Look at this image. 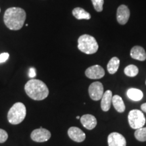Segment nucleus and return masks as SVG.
Returning <instances> with one entry per match:
<instances>
[{"mask_svg": "<svg viewBox=\"0 0 146 146\" xmlns=\"http://www.w3.org/2000/svg\"><path fill=\"white\" fill-rule=\"evenodd\" d=\"M28 74H29V76L30 78H34L35 76H36V70L34 68H31L29 69V72H28Z\"/></svg>", "mask_w": 146, "mask_h": 146, "instance_id": "nucleus-24", "label": "nucleus"}, {"mask_svg": "<svg viewBox=\"0 0 146 146\" xmlns=\"http://www.w3.org/2000/svg\"><path fill=\"white\" fill-rule=\"evenodd\" d=\"M120 65V60L118 58L113 57L108 63L107 69L110 74H114L117 72Z\"/></svg>", "mask_w": 146, "mask_h": 146, "instance_id": "nucleus-18", "label": "nucleus"}, {"mask_svg": "<svg viewBox=\"0 0 146 146\" xmlns=\"http://www.w3.org/2000/svg\"><path fill=\"white\" fill-rule=\"evenodd\" d=\"M104 94V87L100 82H94L91 83L89 87V94L91 99L94 101L101 100Z\"/></svg>", "mask_w": 146, "mask_h": 146, "instance_id": "nucleus-6", "label": "nucleus"}, {"mask_svg": "<svg viewBox=\"0 0 146 146\" xmlns=\"http://www.w3.org/2000/svg\"><path fill=\"white\" fill-rule=\"evenodd\" d=\"M72 15L78 20H89L91 18L90 14L81 8H75L73 9Z\"/></svg>", "mask_w": 146, "mask_h": 146, "instance_id": "nucleus-17", "label": "nucleus"}, {"mask_svg": "<svg viewBox=\"0 0 146 146\" xmlns=\"http://www.w3.org/2000/svg\"><path fill=\"white\" fill-rule=\"evenodd\" d=\"M25 90L29 98L36 101L45 100L49 95V89L43 81L31 79L26 83Z\"/></svg>", "mask_w": 146, "mask_h": 146, "instance_id": "nucleus-2", "label": "nucleus"}, {"mask_svg": "<svg viewBox=\"0 0 146 146\" xmlns=\"http://www.w3.org/2000/svg\"><path fill=\"white\" fill-rule=\"evenodd\" d=\"M127 95L129 99L135 102L141 101L143 97V92L139 89L135 88H131L128 89Z\"/></svg>", "mask_w": 146, "mask_h": 146, "instance_id": "nucleus-15", "label": "nucleus"}, {"mask_svg": "<svg viewBox=\"0 0 146 146\" xmlns=\"http://www.w3.org/2000/svg\"><path fill=\"white\" fill-rule=\"evenodd\" d=\"M26 16V12L23 8L13 7L7 9L5 11L3 21L9 29L18 31L23 28Z\"/></svg>", "mask_w": 146, "mask_h": 146, "instance_id": "nucleus-1", "label": "nucleus"}, {"mask_svg": "<svg viewBox=\"0 0 146 146\" xmlns=\"http://www.w3.org/2000/svg\"><path fill=\"white\" fill-rule=\"evenodd\" d=\"M27 109L24 104L17 102L12 106L8 113V122L12 125L21 123L26 117Z\"/></svg>", "mask_w": 146, "mask_h": 146, "instance_id": "nucleus-4", "label": "nucleus"}, {"mask_svg": "<svg viewBox=\"0 0 146 146\" xmlns=\"http://www.w3.org/2000/svg\"><path fill=\"white\" fill-rule=\"evenodd\" d=\"M135 137L138 141L141 142L146 141V127L136 129L135 132Z\"/></svg>", "mask_w": 146, "mask_h": 146, "instance_id": "nucleus-20", "label": "nucleus"}, {"mask_svg": "<svg viewBox=\"0 0 146 146\" xmlns=\"http://www.w3.org/2000/svg\"><path fill=\"white\" fill-rule=\"evenodd\" d=\"M108 146H126L127 142L125 137L118 133H112L108 137Z\"/></svg>", "mask_w": 146, "mask_h": 146, "instance_id": "nucleus-9", "label": "nucleus"}, {"mask_svg": "<svg viewBox=\"0 0 146 146\" xmlns=\"http://www.w3.org/2000/svg\"><path fill=\"white\" fill-rule=\"evenodd\" d=\"M128 120L130 127L133 129L142 128L145 124V118L143 113L139 110H132L128 115Z\"/></svg>", "mask_w": 146, "mask_h": 146, "instance_id": "nucleus-5", "label": "nucleus"}, {"mask_svg": "<svg viewBox=\"0 0 146 146\" xmlns=\"http://www.w3.org/2000/svg\"><path fill=\"white\" fill-rule=\"evenodd\" d=\"M141 108L142 110L143 111V112H146V103H144V104H143L141 105Z\"/></svg>", "mask_w": 146, "mask_h": 146, "instance_id": "nucleus-25", "label": "nucleus"}, {"mask_svg": "<svg viewBox=\"0 0 146 146\" xmlns=\"http://www.w3.org/2000/svg\"><path fill=\"white\" fill-rule=\"evenodd\" d=\"M112 104H113V106L116 109V110L118 112L122 113L124 112L125 110V105L124 103L122 98L118 95L114 96L112 97Z\"/></svg>", "mask_w": 146, "mask_h": 146, "instance_id": "nucleus-16", "label": "nucleus"}, {"mask_svg": "<svg viewBox=\"0 0 146 146\" xmlns=\"http://www.w3.org/2000/svg\"><path fill=\"white\" fill-rule=\"evenodd\" d=\"M124 72H125V74L128 76L134 77V76L137 75V74L139 73V69L136 66L130 64L127 66L125 68Z\"/></svg>", "mask_w": 146, "mask_h": 146, "instance_id": "nucleus-19", "label": "nucleus"}, {"mask_svg": "<svg viewBox=\"0 0 146 146\" xmlns=\"http://www.w3.org/2000/svg\"><path fill=\"white\" fill-rule=\"evenodd\" d=\"M8 138V135L6 131L0 129V143H4Z\"/></svg>", "mask_w": 146, "mask_h": 146, "instance_id": "nucleus-22", "label": "nucleus"}, {"mask_svg": "<svg viewBox=\"0 0 146 146\" xmlns=\"http://www.w3.org/2000/svg\"><path fill=\"white\" fill-rule=\"evenodd\" d=\"M9 56H10V55L8 53H2V54H0V64L6 62L9 58Z\"/></svg>", "mask_w": 146, "mask_h": 146, "instance_id": "nucleus-23", "label": "nucleus"}, {"mask_svg": "<svg viewBox=\"0 0 146 146\" xmlns=\"http://www.w3.org/2000/svg\"><path fill=\"white\" fill-rule=\"evenodd\" d=\"M68 135L69 137L72 141L78 142V143L83 142L85 139V138H86V135H85V133L81 129H80L79 128L75 127L69 128L68 130Z\"/></svg>", "mask_w": 146, "mask_h": 146, "instance_id": "nucleus-11", "label": "nucleus"}, {"mask_svg": "<svg viewBox=\"0 0 146 146\" xmlns=\"http://www.w3.org/2000/svg\"><path fill=\"white\" fill-rule=\"evenodd\" d=\"M51 137V133L47 129L40 127L39 129H35L31 134V138L35 142H45L48 141Z\"/></svg>", "mask_w": 146, "mask_h": 146, "instance_id": "nucleus-7", "label": "nucleus"}, {"mask_svg": "<svg viewBox=\"0 0 146 146\" xmlns=\"http://www.w3.org/2000/svg\"><path fill=\"white\" fill-rule=\"evenodd\" d=\"M0 12H1V8H0Z\"/></svg>", "mask_w": 146, "mask_h": 146, "instance_id": "nucleus-27", "label": "nucleus"}, {"mask_svg": "<svg viewBox=\"0 0 146 146\" xmlns=\"http://www.w3.org/2000/svg\"><path fill=\"white\" fill-rule=\"evenodd\" d=\"M76 118H77V119H79L80 116H76Z\"/></svg>", "mask_w": 146, "mask_h": 146, "instance_id": "nucleus-26", "label": "nucleus"}, {"mask_svg": "<svg viewBox=\"0 0 146 146\" xmlns=\"http://www.w3.org/2000/svg\"><path fill=\"white\" fill-rule=\"evenodd\" d=\"M81 123L88 130H92L97 125V119L91 114H85L81 116Z\"/></svg>", "mask_w": 146, "mask_h": 146, "instance_id": "nucleus-12", "label": "nucleus"}, {"mask_svg": "<svg viewBox=\"0 0 146 146\" xmlns=\"http://www.w3.org/2000/svg\"><path fill=\"white\" fill-rule=\"evenodd\" d=\"M131 57L135 60L144 61L146 60V52L143 47L139 45L134 46L131 50Z\"/></svg>", "mask_w": 146, "mask_h": 146, "instance_id": "nucleus-13", "label": "nucleus"}, {"mask_svg": "<svg viewBox=\"0 0 146 146\" xmlns=\"http://www.w3.org/2000/svg\"><path fill=\"white\" fill-rule=\"evenodd\" d=\"M145 85H146V81H145Z\"/></svg>", "mask_w": 146, "mask_h": 146, "instance_id": "nucleus-28", "label": "nucleus"}, {"mask_svg": "<svg viewBox=\"0 0 146 146\" xmlns=\"http://www.w3.org/2000/svg\"><path fill=\"white\" fill-rule=\"evenodd\" d=\"M112 93L110 90H108L104 92L101 99V108L102 110L104 112L109 110L112 102Z\"/></svg>", "mask_w": 146, "mask_h": 146, "instance_id": "nucleus-14", "label": "nucleus"}, {"mask_svg": "<svg viewBox=\"0 0 146 146\" xmlns=\"http://www.w3.org/2000/svg\"><path fill=\"white\" fill-rule=\"evenodd\" d=\"M130 17V10L126 5H121L118 7L116 12V18L120 25H125Z\"/></svg>", "mask_w": 146, "mask_h": 146, "instance_id": "nucleus-10", "label": "nucleus"}, {"mask_svg": "<svg viewBox=\"0 0 146 146\" xmlns=\"http://www.w3.org/2000/svg\"><path fill=\"white\" fill-rule=\"evenodd\" d=\"M85 75L91 79H100L105 75V70L101 66L94 65L85 70Z\"/></svg>", "mask_w": 146, "mask_h": 146, "instance_id": "nucleus-8", "label": "nucleus"}, {"mask_svg": "<svg viewBox=\"0 0 146 146\" xmlns=\"http://www.w3.org/2000/svg\"><path fill=\"white\" fill-rule=\"evenodd\" d=\"M78 48L86 54H94L98 52L99 45L94 36L85 34L78 38Z\"/></svg>", "mask_w": 146, "mask_h": 146, "instance_id": "nucleus-3", "label": "nucleus"}, {"mask_svg": "<svg viewBox=\"0 0 146 146\" xmlns=\"http://www.w3.org/2000/svg\"><path fill=\"white\" fill-rule=\"evenodd\" d=\"M94 7L97 12H100L103 10V5L104 0H91Z\"/></svg>", "mask_w": 146, "mask_h": 146, "instance_id": "nucleus-21", "label": "nucleus"}]
</instances>
